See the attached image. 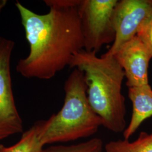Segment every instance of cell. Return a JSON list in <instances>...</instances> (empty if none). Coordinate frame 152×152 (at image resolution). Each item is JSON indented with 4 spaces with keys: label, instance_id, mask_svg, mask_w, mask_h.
I'll return each mask as SVG.
<instances>
[{
    "label": "cell",
    "instance_id": "52a82bcc",
    "mask_svg": "<svg viewBox=\"0 0 152 152\" xmlns=\"http://www.w3.org/2000/svg\"><path fill=\"white\" fill-rule=\"evenodd\" d=\"M114 56L124 71L127 87L149 84L148 67L152 56L136 36L123 45Z\"/></svg>",
    "mask_w": 152,
    "mask_h": 152
},
{
    "label": "cell",
    "instance_id": "277c9868",
    "mask_svg": "<svg viewBox=\"0 0 152 152\" xmlns=\"http://www.w3.org/2000/svg\"><path fill=\"white\" fill-rule=\"evenodd\" d=\"M118 1L80 0L77 9L86 51L97 54L104 45L114 42L113 14Z\"/></svg>",
    "mask_w": 152,
    "mask_h": 152
},
{
    "label": "cell",
    "instance_id": "ba28073f",
    "mask_svg": "<svg viewBox=\"0 0 152 152\" xmlns=\"http://www.w3.org/2000/svg\"><path fill=\"white\" fill-rule=\"evenodd\" d=\"M128 94L132 104V113L123 132L124 139L126 140L134 135L144 121L152 117V88L149 83L129 88Z\"/></svg>",
    "mask_w": 152,
    "mask_h": 152
},
{
    "label": "cell",
    "instance_id": "6da1fadb",
    "mask_svg": "<svg viewBox=\"0 0 152 152\" xmlns=\"http://www.w3.org/2000/svg\"><path fill=\"white\" fill-rule=\"evenodd\" d=\"M29 53L19 60L16 71L27 78L50 80L69 66L77 52L84 49V39L77 6H49L38 14L17 1Z\"/></svg>",
    "mask_w": 152,
    "mask_h": 152
},
{
    "label": "cell",
    "instance_id": "4fadbf2b",
    "mask_svg": "<svg viewBox=\"0 0 152 152\" xmlns=\"http://www.w3.org/2000/svg\"><path fill=\"white\" fill-rule=\"evenodd\" d=\"M7 4V0H0V15Z\"/></svg>",
    "mask_w": 152,
    "mask_h": 152
},
{
    "label": "cell",
    "instance_id": "9c48e42d",
    "mask_svg": "<svg viewBox=\"0 0 152 152\" xmlns=\"http://www.w3.org/2000/svg\"><path fill=\"white\" fill-rule=\"evenodd\" d=\"M41 130V123L39 121L23 134L16 144L11 147L0 145V152H41L44 145L39 139Z\"/></svg>",
    "mask_w": 152,
    "mask_h": 152
},
{
    "label": "cell",
    "instance_id": "30bf717a",
    "mask_svg": "<svg viewBox=\"0 0 152 152\" xmlns=\"http://www.w3.org/2000/svg\"><path fill=\"white\" fill-rule=\"evenodd\" d=\"M105 152H152V132H141L135 141L118 140L105 145Z\"/></svg>",
    "mask_w": 152,
    "mask_h": 152
},
{
    "label": "cell",
    "instance_id": "3957f363",
    "mask_svg": "<svg viewBox=\"0 0 152 152\" xmlns=\"http://www.w3.org/2000/svg\"><path fill=\"white\" fill-rule=\"evenodd\" d=\"M64 90L65 99L62 108L48 120L41 121L39 139L44 146L92 136L103 126L101 118L88 102L82 72L75 68L65 81Z\"/></svg>",
    "mask_w": 152,
    "mask_h": 152
},
{
    "label": "cell",
    "instance_id": "8fae6325",
    "mask_svg": "<svg viewBox=\"0 0 152 152\" xmlns=\"http://www.w3.org/2000/svg\"><path fill=\"white\" fill-rule=\"evenodd\" d=\"M103 143L101 139L95 137L71 145H57L43 149L41 152H103Z\"/></svg>",
    "mask_w": 152,
    "mask_h": 152
},
{
    "label": "cell",
    "instance_id": "7a4b0ae2",
    "mask_svg": "<svg viewBox=\"0 0 152 152\" xmlns=\"http://www.w3.org/2000/svg\"><path fill=\"white\" fill-rule=\"evenodd\" d=\"M69 66L83 73L88 102L103 126L115 133L124 132L126 109L122 88L125 72L114 55L98 56L95 52L82 49L73 55Z\"/></svg>",
    "mask_w": 152,
    "mask_h": 152
},
{
    "label": "cell",
    "instance_id": "5b68a950",
    "mask_svg": "<svg viewBox=\"0 0 152 152\" xmlns=\"http://www.w3.org/2000/svg\"><path fill=\"white\" fill-rule=\"evenodd\" d=\"M14 47V41L0 36V140L23 130L12 87L10 63Z\"/></svg>",
    "mask_w": 152,
    "mask_h": 152
},
{
    "label": "cell",
    "instance_id": "8992f818",
    "mask_svg": "<svg viewBox=\"0 0 152 152\" xmlns=\"http://www.w3.org/2000/svg\"><path fill=\"white\" fill-rule=\"evenodd\" d=\"M152 15V0H121L114 7V42L105 54L114 55L125 43L135 37L141 24Z\"/></svg>",
    "mask_w": 152,
    "mask_h": 152
},
{
    "label": "cell",
    "instance_id": "7c38bea8",
    "mask_svg": "<svg viewBox=\"0 0 152 152\" xmlns=\"http://www.w3.org/2000/svg\"><path fill=\"white\" fill-rule=\"evenodd\" d=\"M136 36L145 45L152 58V15L141 24Z\"/></svg>",
    "mask_w": 152,
    "mask_h": 152
}]
</instances>
